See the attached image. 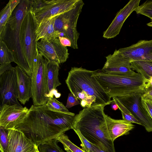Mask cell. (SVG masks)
Segmentation results:
<instances>
[{
    "label": "cell",
    "instance_id": "19",
    "mask_svg": "<svg viewBox=\"0 0 152 152\" xmlns=\"http://www.w3.org/2000/svg\"><path fill=\"white\" fill-rule=\"evenodd\" d=\"M15 68L16 72L18 86V99L24 105L31 97V78L18 66H16Z\"/></svg>",
    "mask_w": 152,
    "mask_h": 152
},
{
    "label": "cell",
    "instance_id": "39",
    "mask_svg": "<svg viewBox=\"0 0 152 152\" xmlns=\"http://www.w3.org/2000/svg\"><path fill=\"white\" fill-rule=\"evenodd\" d=\"M111 103V108L114 110H116L118 108L117 104L114 102H113Z\"/></svg>",
    "mask_w": 152,
    "mask_h": 152
},
{
    "label": "cell",
    "instance_id": "26",
    "mask_svg": "<svg viewBox=\"0 0 152 152\" xmlns=\"http://www.w3.org/2000/svg\"><path fill=\"white\" fill-rule=\"evenodd\" d=\"M56 139H51L40 144L37 147L39 152H64L58 146Z\"/></svg>",
    "mask_w": 152,
    "mask_h": 152
},
{
    "label": "cell",
    "instance_id": "30",
    "mask_svg": "<svg viewBox=\"0 0 152 152\" xmlns=\"http://www.w3.org/2000/svg\"><path fill=\"white\" fill-rule=\"evenodd\" d=\"M134 11L137 14L148 17L152 21V0L146 1L140 5Z\"/></svg>",
    "mask_w": 152,
    "mask_h": 152
},
{
    "label": "cell",
    "instance_id": "25",
    "mask_svg": "<svg viewBox=\"0 0 152 152\" xmlns=\"http://www.w3.org/2000/svg\"><path fill=\"white\" fill-rule=\"evenodd\" d=\"M113 102L118 105L121 111L123 120L131 123H134L141 125L140 122L134 116L130 111L116 97L113 98Z\"/></svg>",
    "mask_w": 152,
    "mask_h": 152
},
{
    "label": "cell",
    "instance_id": "11",
    "mask_svg": "<svg viewBox=\"0 0 152 152\" xmlns=\"http://www.w3.org/2000/svg\"><path fill=\"white\" fill-rule=\"evenodd\" d=\"M143 91L116 97L131 113L148 132H152V119L142 106L141 97Z\"/></svg>",
    "mask_w": 152,
    "mask_h": 152
},
{
    "label": "cell",
    "instance_id": "15",
    "mask_svg": "<svg viewBox=\"0 0 152 152\" xmlns=\"http://www.w3.org/2000/svg\"><path fill=\"white\" fill-rule=\"evenodd\" d=\"M140 0H130L117 13L111 23L103 33L107 39L114 38L119 33L123 25L131 14L139 6Z\"/></svg>",
    "mask_w": 152,
    "mask_h": 152
},
{
    "label": "cell",
    "instance_id": "36",
    "mask_svg": "<svg viewBox=\"0 0 152 152\" xmlns=\"http://www.w3.org/2000/svg\"><path fill=\"white\" fill-rule=\"evenodd\" d=\"M11 64L7 65L0 66V75H1L6 71L12 68Z\"/></svg>",
    "mask_w": 152,
    "mask_h": 152
},
{
    "label": "cell",
    "instance_id": "41",
    "mask_svg": "<svg viewBox=\"0 0 152 152\" xmlns=\"http://www.w3.org/2000/svg\"><path fill=\"white\" fill-rule=\"evenodd\" d=\"M35 152H39L38 150V148L37 149V150H36V151Z\"/></svg>",
    "mask_w": 152,
    "mask_h": 152
},
{
    "label": "cell",
    "instance_id": "18",
    "mask_svg": "<svg viewBox=\"0 0 152 152\" xmlns=\"http://www.w3.org/2000/svg\"><path fill=\"white\" fill-rule=\"evenodd\" d=\"M107 132L110 138L113 142L118 137L128 134L134 126L123 120H117L105 114Z\"/></svg>",
    "mask_w": 152,
    "mask_h": 152
},
{
    "label": "cell",
    "instance_id": "5",
    "mask_svg": "<svg viewBox=\"0 0 152 152\" xmlns=\"http://www.w3.org/2000/svg\"><path fill=\"white\" fill-rule=\"evenodd\" d=\"M94 72L81 67H72L69 72L66 83L74 96L84 91L88 96L96 98V105L106 106L110 104L113 100L98 82L94 75Z\"/></svg>",
    "mask_w": 152,
    "mask_h": 152
},
{
    "label": "cell",
    "instance_id": "10",
    "mask_svg": "<svg viewBox=\"0 0 152 152\" xmlns=\"http://www.w3.org/2000/svg\"><path fill=\"white\" fill-rule=\"evenodd\" d=\"M18 86L15 67L0 75V107L4 104L20 105L18 101Z\"/></svg>",
    "mask_w": 152,
    "mask_h": 152
},
{
    "label": "cell",
    "instance_id": "34",
    "mask_svg": "<svg viewBox=\"0 0 152 152\" xmlns=\"http://www.w3.org/2000/svg\"><path fill=\"white\" fill-rule=\"evenodd\" d=\"M142 96L152 99V86L145 87Z\"/></svg>",
    "mask_w": 152,
    "mask_h": 152
},
{
    "label": "cell",
    "instance_id": "8",
    "mask_svg": "<svg viewBox=\"0 0 152 152\" xmlns=\"http://www.w3.org/2000/svg\"><path fill=\"white\" fill-rule=\"evenodd\" d=\"M79 0H31V10L38 23L58 16L75 7Z\"/></svg>",
    "mask_w": 152,
    "mask_h": 152
},
{
    "label": "cell",
    "instance_id": "3",
    "mask_svg": "<svg viewBox=\"0 0 152 152\" xmlns=\"http://www.w3.org/2000/svg\"><path fill=\"white\" fill-rule=\"evenodd\" d=\"M94 75L105 92L111 98L124 96L143 91L147 79L140 73L112 74L101 70Z\"/></svg>",
    "mask_w": 152,
    "mask_h": 152
},
{
    "label": "cell",
    "instance_id": "22",
    "mask_svg": "<svg viewBox=\"0 0 152 152\" xmlns=\"http://www.w3.org/2000/svg\"><path fill=\"white\" fill-rule=\"evenodd\" d=\"M21 0H10L0 13V40L3 37L7 22Z\"/></svg>",
    "mask_w": 152,
    "mask_h": 152
},
{
    "label": "cell",
    "instance_id": "4",
    "mask_svg": "<svg viewBox=\"0 0 152 152\" xmlns=\"http://www.w3.org/2000/svg\"><path fill=\"white\" fill-rule=\"evenodd\" d=\"M31 7V0L21 1L8 19L1 40L5 43L8 47L13 52L15 59V62L31 77L32 74L22 51L20 31L23 18Z\"/></svg>",
    "mask_w": 152,
    "mask_h": 152
},
{
    "label": "cell",
    "instance_id": "1",
    "mask_svg": "<svg viewBox=\"0 0 152 152\" xmlns=\"http://www.w3.org/2000/svg\"><path fill=\"white\" fill-rule=\"evenodd\" d=\"M75 116V113L70 112L51 110L46 104L32 105L23 121L14 129L23 132L38 147L72 129Z\"/></svg>",
    "mask_w": 152,
    "mask_h": 152
},
{
    "label": "cell",
    "instance_id": "35",
    "mask_svg": "<svg viewBox=\"0 0 152 152\" xmlns=\"http://www.w3.org/2000/svg\"><path fill=\"white\" fill-rule=\"evenodd\" d=\"M58 38L61 43L64 46H71V42L68 38L64 37H59Z\"/></svg>",
    "mask_w": 152,
    "mask_h": 152
},
{
    "label": "cell",
    "instance_id": "14",
    "mask_svg": "<svg viewBox=\"0 0 152 152\" xmlns=\"http://www.w3.org/2000/svg\"><path fill=\"white\" fill-rule=\"evenodd\" d=\"M106 61L101 70L112 74H122L134 73L132 69L131 61L118 50H115L112 54L106 57Z\"/></svg>",
    "mask_w": 152,
    "mask_h": 152
},
{
    "label": "cell",
    "instance_id": "20",
    "mask_svg": "<svg viewBox=\"0 0 152 152\" xmlns=\"http://www.w3.org/2000/svg\"><path fill=\"white\" fill-rule=\"evenodd\" d=\"M45 61L48 90V97L49 98L54 95L56 98H59L61 94L58 92L56 88L61 85L58 77L59 64L54 61Z\"/></svg>",
    "mask_w": 152,
    "mask_h": 152
},
{
    "label": "cell",
    "instance_id": "2",
    "mask_svg": "<svg viewBox=\"0 0 152 152\" xmlns=\"http://www.w3.org/2000/svg\"><path fill=\"white\" fill-rule=\"evenodd\" d=\"M105 106L92 105L83 108L75 115L72 129L79 132L90 143L105 152H116L114 142L107 132Z\"/></svg>",
    "mask_w": 152,
    "mask_h": 152
},
{
    "label": "cell",
    "instance_id": "9",
    "mask_svg": "<svg viewBox=\"0 0 152 152\" xmlns=\"http://www.w3.org/2000/svg\"><path fill=\"white\" fill-rule=\"evenodd\" d=\"M31 97L34 106H41L47 103L48 90L46 68V62L43 56L39 53L36 65L31 77Z\"/></svg>",
    "mask_w": 152,
    "mask_h": 152
},
{
    "label": "cell",
    "instance_id": "37",
    "mask_svg": "<svg viewBox=\"0 0 152 152\" xmlns=\"http://www.w3.org/2000/svg\"><path fill=\"white\" fill-rule=\"evenodd\" d=\"M151 86H152V77L147 79V82L145 87Z\"/></svg>",
    "mask_w": 152,
    "mask_h": 152
},
{
    "label": "cell",
    "instance_id": "33",
    "mask_svg": "<svg viewBox=\"0 0 152 152\" xmlns=\"http://www.w3.org/2000/svg\"><path fill=\"white\" fill-rule=\"evenodd\" d=\"M80 104V103L78 99L75 97L70 92L69 94L66 105L65 106L66 108H70Z\"/></svg>",
    "mask_w": 152,
    "mask_h": 152
},
{
    "label": "cell",
    "instance_id": "28",
    "mask_svg": "<svg viewBox=\"0 0 152 152\" xmlns=\"http://www.w3.org/2000/svg\"><path fill=\"white\" fill-rule=\"evenodd\" d=\"M46 105L49 110L53 111L69 112L62 102L58 101L53 96L49 97Z\"/></svg>",
    "mask_w": 152,
    "mask_h": 152
},
{
    "label": "cell",
    "instance_id": "31",
    "mask_svg": "<svg viewBox=\"0 0 152 152\" xmlns=\"http://www.w3.org/2000/svg\"><path fill=\"white\" fill-rule=\"evenodd\" d=\"M0 149L5 152L6 150L8 143V129L0 126Z\"/></svg>",
    "mask_w": 152,
    "mask_h": 152
},
{
    "label": "cell",
    "instance_id": "21",
    "mask_svg": "<svg viewBox=\"0 0 152 152\" xmlns=\"http://www.w3.org/2000/svg\"><path fill=\"white\" fill-rule=\"evenodd\" d=\"M58 16L46 18L39 23L36 30L37 41L44 39L49 40L58 38L60 33L55 29L54 23Z\"/></svg>",
    "mask_w": 152,
    "mask_h": 152
},
{
    "label": "cell",
    "instance_id": "6",
    "mask_svg": "<svg viewBox=\"0 0 152 152\" xmlns=\"http://www.w3.org/2000/svg\"><path fill=\"white\" fill-rule=\"evenodd\" d=\"M39 23L31 8L22 20L20 31L22 51L32 74L34 72L39 52L37 48L36 30Z\"/></svg>",
    "mask_w": 152,
    "mask_h": 152
},
{
    "label": "cell",
    "instance_id": "32",
    "mask_svg": "<svg viewBox=\"0 0 152 152\" xmlns=\"http://www.w3.org/2000/svg\"><path fill=\"white\" fill-rule=\"evenodd\" d=\"M141 102L143 107L152 119V99L142 96Z\"/></svg>",
    "mask_w": 152,
    "mask_h": 152
},
{
    "label": "cell",
    "instance_id": "23",
    "mask_svg": "<svg viewBox=\"0 0 152 152\" xmlns=\"http://www.w3.org/2000/svg\"><path fill=\"white\" fill-rule=\"evenodd\" d=\"M132 69L143 75L147 79L152 77V61L137 60L131 63Z\"/></svg>",
    "mask_w": 152,
    "mask_h": 152
},
{
    "label": "cell",
    "instance_id": "40",
    "mask_svg": "<svg viewBox=\"0 0 152 152\" xmlns=\"http://www.w3.org/2000/svg\"><path fill=\"white\" fill-rule=\"evenodd\" d=\"M147 25L150 27H152V21L147 24Z\"/></svg>",
    "mask_w": 152,
    "mask_h": 152
},
{
    "label": "cell",
    "instance_id": "42",
    "mask_svg": "<svg viewBox=\"0 0 152 152\" xmlns=\"http://www.w3.org/2000/svg\"><path fill=\"white\" fill-rule=\"evenodd\" d=\"M0 152H3V151L2 150H0Z\"/></svg>",
    "mask_w": 152,
    "mask_h": 152
},
{
    "label": "cell",
    "instance_id": "38",
    "mask_svg": "<svg viewBox=\"0 0 152 152\" xmlns=\"http://www.w3.org/2000/svg\"><path fill=\"white\" fill-rule=\"evenodd\" d=\"M80 104L82 107H86L87 103L85 99H83L80 102Z\"/></svg>",
    "mask_w": 152,
    "mask_h": 152
},
{
    "label": "cell",
    "instance_id": "27",
    "mask_svg": "<svg viewBox=\"0 0 152 152\" xmlns=\"http://www.w3.org/2000/svg\"><path fill=\"white\" fill-rule=\"evenodd\" d=\"M56 139L58 142L63 144L64 149L66 152H85L73 143L68 136L64 133L60 135Z\"/></svg>",
    "mask_w": 152,
    "mask_h": 152
},
{
    "label": "cell",
    "instance_id": "16",
    "mask_svg": "<svg viewBox=\"0 0 152 152\" xmlns=\"http://www.w3.org/2000/svg\"><path fill=\"white\" fill-rule=\"evenodd\" d=\"M8 129V143L5 152L36 151L37 147L23 132L15 129Z\"/></svg>",
    "mask_w": 152,
    "mask_h": 152
},
{
    "label": "cell",
    "instance_id": "12",
    "mask_svg": "<svg viewBox=\"0 0 152 152\" xmlns=\"http://www.w3.org/2000/svg\"><path fill=\"white\" fill-rule=\"evenodd\" d=\"M37 46L39 53L47 61L60 64L65 62L68 58V50L61 44L58 38L49 40L41 39Z\"/></svg>",
    "mask_w": 152,
    "mask_h": 152
},
{
    "label": "cell",
    "instance_id": "24",
    "mask_svg": "<svg viewBox=\"0 0 152 152\" xmlns=\"http://www.w3.org/2000/svg\"><path fill=\"white\" fill-rule=\"evenodd\" d=\"M0 64L2 66L10 64L15 61L13 52L7 46L3 40H0Z\"/></svg>",
    "mask_w": 152,
    "mask_h": 152
},
{
    "label": "cell",
    "instance_id": "13",
    "mask_svg": "<svg viewBox=\"0 0 152 152\" xmlns=\"http://www.w3.org/2000/svg\"><path fill=\"white\" fill-rule=\"evenodd\" d=\"M28 110L26 107L21 105H3L0 107V126L7 129H14L23 121Z\"/></svg>",
    "mask_w": 152,
    "mask_h": 152
},
{
    "label": "cell",
    "instance_id": "29",
    "mask_svg": "<svg viewBox=\"0 0 152 152\" xmlns=\"http://www.w3.org/2000/svg\"><path fill=\"white\" fill-rule=\"evenodd\" d=\"M74 131L81 142V146L82 147L81 149L85 152H105L90 143L79 132L77 131Z\"/></svg>",
    "mask_w": 152,
    "mask_h": 152
},
{
    "label": "cell",
    "instance_id": "7",
    "mask_svg": "<svg viewBox=\"0 0 152 152\" xmlns=\"http://www.w3.org/2000/svg\"><path fill=\"white\" fill-rule=\"evenodd\" d=\"M84 4L83 0H79L74 8L58 15L55 22L56 31L61 33V37L70 40L71 47L74 49L78 48L77 42L80 34L77 30V24Z\"/></svg>",
    "mask_w": 152,
    "mask_h": 152
},
{
    "label": "cell",
    "instance_id": "17",
    "mask_svg": "<svg viewBox=\"0 0 152 152\" xmlns=\"http://www.w3.org/2000/svg\"><path fill=\"white\" fill-rule=\"evenodd\" d=\"M118 50L131 62L137 60L152 61V39L140 40L136 43Z\"/></svg>",
    "mask_w": 152,
    "mask_h": 152
}]
</instances>
